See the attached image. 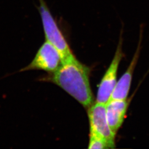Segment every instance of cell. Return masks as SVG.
Masks as SVG:
<instances>
[{
  "mask_svg": "<svg viewBox=\"0 0 149 149\" xmlns=\"http://www.w3.org/2000/svg\"><path fill=\"white\" fill-rule=\"evenodd\" d=\"M61 64L60 55L57 49L45 40L38 49L32 62L19 72L42 70L49 73L55 71Z\"/></svg>",
  "mask_w": 149,
  "mask_h": 149,
  "instance_id": "obj_3",
  "label": "cell"
},
{
  "mask_svg": "<svg viewBox=\"0 0 149 149\" xmlns=\"http://www.w3.org/2000/svg\"><path fill=\"white\" fill-rule=\"evenodd\" d=\"M88 148L90 149H112L106 139L98 134L90 131V141Z\"/></svg>",
  "mask_w": 149,
  "mask_h": 149,
  "instance_id": "obj_8",
  "label": "cell"
},
{
  "mask_svg": "<svg viewBox=\"0 0 149 149\" xmlns=\"http://www.w3.org/2000/svg\"><path fill=\"white\" fill-rule=\"evenodd\" d=\"M139 54V48L134 56L133 59L129 65L127 71L123 74L119 80L117 82L110 99L125 100L127 99L130 88L134 70L138 61ZM109 99V100H110Z\"/></svg>",
  "mask_w": 149,
  "mask_h": 149,
  "instance_id": "obj_7",
  "label": "cell"
},
{
  "mask_svg": "<svg viewBox=\"0 0 149 149\" xmlns=\"http://www.w3.org/2000/svg\"><path fill=\"white\" fill-rule=\"evenodd\" d=\"M90 70L77 59L62 63L52 73L39 78L58 86L85 108L93 103V96L89 80Z\"/></svg>",
  "mask_w": 149,
  "mask_h": 149,
  "instance_id": "obj_1",
  "label": "cell"
},
{
  "mask_svg": "<svg viewBox=\"0 0 149 149\" xmlns=\"http://www.w3.org/2000/svg\"><path fill=\"white\" fill-rule=\"evenodd\" d=\"M90 131L98 134L106 139L111 146L115 148V136L109 127L106 113V104L97 102L93 103L88 110Z\"/></svg>",
  "mask_w": 149,
  "mask_h": 149,
  "instance_id": "obj_4",
  "label": "cell"
},
{
  "mask_svg": "<svg viewBox=\"0 0 149 149\" xmlns=\"http://www.w3.org/2000/svg\"><path fill=\"white\" fill-rule=\"evenodd\" d=\"M123 55L122 39H120L112 63L102 79L99 85L97 95V102L106 104L111 98L112 92L117 82L118 69Z\"/></svg>",
  "mask_w": 149,
  "mask_h": 149,
  "instance_id": "obj_5",
  "label": "cell"
},
{
  "mask_svg": "<svg viewBox=\"0 0 149 149\" xmlns=\"http://www.w3.org/2000/svg\"><path fill=\"white\" fill-rule=\"evenodd\" d=\"M129 103L127 100L110 99L106 103V117L109 127L116 134L122 125L127 112Z\"/></svg>",
  "mask_w": 149,
  "mask_h": 149,
  "instance_id": "obj_6",
  "label": "cell"
},
{
  "mask_svg": "<svg viewBox=\"0 0 149 149\" xmlns=\"http://www.w3.org/2000/svg\"><path fill=\"white\" fill-rule=\"evenodd\" d=\"M38 2L39 5L36 7L40 16L45 40L57 49L61 56V64L75 59L47 2L45 0H38Z\"/></svg>",
  "mask_w": 149,
  "mask_h": 149,
  "instance_id": "obj_2",
  "label": "cell"
}]
</instances>
